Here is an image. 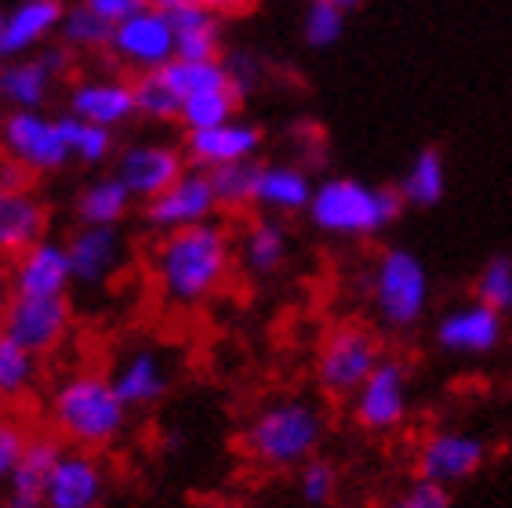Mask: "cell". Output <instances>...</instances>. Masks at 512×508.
<instances>
[{
	"instance_id": "1",
	"label": "cell",
	"mask_w": 512,
	"mask_h": 508,
	"mask_svg": "<svg viewBox=\"0 0 512 508\" xmlns=\"http://www.w3.org/2000/svg\"><path fill=\"white\" fill-rule=\"evenodd\" d=\"M237 265V244L222 222H200L160 233L149 269L160 298L175 309H200L229 284Z\"/></svg>"
},
{
	"instance_id": "2",
	"label": "cell",
	"mask_w": 512,
	"mask_h": 508,
	"mask_svg": "<svg viewBox=\"0 0 512 508\" xmlns=\"http://www.w3.org/2000/svg\"><path fill=\"white\" fill-rule=\"evenodd\" d=\"M128 407L120 403L109 374L69 371L48 396L51 429L62 443L80 450H106L128 429Z\"/></svg>"
},
{
	"instance_id": "3",
	"label": "cell",
	"mask_w": 512,
	"mask_h": 508,
	"mask_svg": "<svg viewBox=\"0 0 512 508\" xmlns=\"http://www.w3.org/2000/svg\"><path fill=\"white\" fill-rule=\"evenodd\" d=\"M327 436V418L306 396H287L258 407L244 429V454L269 472L298 469L320 454Z\"/></svg>"
},
{
	"instance_id": "4",
	"label": "cell",
	"mask_w": 512,
	"mask_h": 508,
	"mask_svg": "<svg viewBox=\"0 0 512 508\" xmlns=\"http://www.w3.org/2000/svg\"><path fill=\"white\" fill-rule=\"evenodd\" d=\"M400 189L371 186L360 178H324L309 200V225L335 240H375L404 215Z\"/></svg>"
},
{
	"instance_id": "5",
	"label": "cell",
	"mask_w": 512,
	"mask_h": 508,
	"mask_svg": "<svg viewBox=\"0 0 512 508\" xmlns=\"http://www.w3.org/2000/svg\"><path fill=\"white\" fill-rule=\"evenodd\" d=\"M433 298L429 269L411 247H385L371 269V305L382 327L389 331H411L425 320Z\"/></svg>"
},
{
	"instance_id": "6",
	"label": "cell",
	"mask_w": 512,
	"mask_h": 508,
	"mask_svg": "<svg viewBox=\"0 0 512 508\" xmlns=\"http://www.w3.org/2000/svg\"><path fill=\"white\" fill-rule=\"evenodd\" d=\"M382 342L364 323H338L316 349V385L331 400H349L382 360Z\"/></svg>"
},
{
	"instance_id": "7",
	"label": "cell",
	"mask_w": 512,
	"mask_h": 508,
	"mask_svg": "<svg viewBox=\"0 0 512 508\" xmlns=\"http://www.w3.org/2000/svg\"><path fill=\"white\" fill-rule=\"evenodd\" d=\"M0 157L19 164L22 171L37 175H55L69 160L66 138H62V120L48 117L44 109H8L0 120Z\"/></svg>"
},
{
	"instance_id": "8",
	"label": "cell",
	"mask_w": 512,
	"mask_h": 508,
	"mask_svg": "<svg viewBox=\"0 0 512 508\" xmlns=\"http://www.w3.org/2000/svg\"><path fill=\"white\" fill-rule=\"evenodd\" d=\"M0 327H4V338L26 345L44 360L66 345L73 331V305L66 294H51V298L11 294L8 305L0 309Z\"/></svg>"
},
{
	"instance_id": "9",
	"label": "cell",
	"mask_w": 512,
	"mask_h": 508,
	"mask_svg": "<svg viewBox=\"0 0 512 508\" xmlns=\"http://www.w3.org/2000/svg\"><path fill=\"white\" fill-rule=\"evenodd\" d=\"M349 400L364 432H396L411 414V367L400 356H382Z\"/></svg>"
},
{
	"instance_id": "10",
	"label": "cell",
	"mask_w": 512,
	"mask_h": 508,
	"mask_svg": "<svg viewBox=\"0 0 512 508\" xmlns=\"http://www.w3.org/2000/svg\"><path fill=\"white\" fill-rule=\"evenodd\" d=\"M73 51L55 44V48L19 55V59H4L0 66V106L4 109H44L51 91L73 69Z\"/></svg>"
},
{
	"instance_id": "11",
	"label": "cell",
	"mask_w": 512,
	"mask_h": 508,
	"mask_svg": "<svg viewBox=\"0 0 512 508\" xmlns=\"http://www.w3.org/2000/svg\"><path fill=\"white\" fill-rule=\"evenodd\" d=\"M106 55H113L135 77L138 73H157L175 59V30H171L168 15L157 8V0L113 26Z\"/></svg>"
},
{
	"instance_id": "12",
	"label": "cell",
	"mask_w": 512,
	"mask_h": 508,
	"mask_svg": "<svg viewBox=\"0 0 512 508\" xmlns=\"http://www.w3.org/2000/svg\"><path fill=\"white\" fill-rule=\"evenodd\" d=\"M487 465V440L469 429L429 432L414 450L418 479H433L440 487H458Z\"/></svg>"
},
{
	"instance_id": "13",
	"label": "cell",
	"mask_w": 512,
	"mask_h": 508,
	"mask_svg": "<svg viewBox=\"0 0 512 508\" xmlns=\"http://www.w3.org/2000/svg\"><path fill=\"white\" fill-rule=\"evenodd\" d=\"M189 171L186 149L171 146V142H131L117 153L113 175L128 186V193L142 204H149L153 196H160L171 182Z\"/></svg>"
},
{
	"instance_id": "14",
	"label": "cell",
	"mask_w": 512,
	"mask_h": 508,
	"mask_svg": "<svg viewBox=\"0 0 512 508\" xmlns=\"http://www.w3.org/2000/svg\"><path fill=\"white\" fill-rule=\"evenodd\" d=\"M66 113L88 120V124L120 131L138 117L135 113V84L120 73H88L77 77L66 91Z\"/></svg>"
},
{
	"instance_id": "15",
	"label": "cell",
	"mask_w": 512,
	"mask_h": 508,
	"mask_svg": "<svg viewBox=\"0 0 512 508\" xmlns=\"http://www.w3.org/2000/svg\"><path fill=\"white\" fill-rule=\"evenodd\" d=\"M109 490V472L99 450H62L48 483H44V508H102Z\"/></svg>"
},
{
	"instance_id": "16",
	"label": "cell",
	"mask_w": 512,
	"mask_h": 508,
	"mask_svg": "<svg viewBox=\"0 0 512 508\" xmlns=\"http://www.w3.org/2000/svg\"><path fill=\"white\" fill-rule=\"evenodd\" d=\"M222 207H218L211 175L200 167H189L186 175L171 182L160 196H153L146 204V225L157 233H171V229H186V225L211 222Z\"/></svg>"
},
{
	"instance_id": "17",
	"label": "cell",
	"mask_w": 512,
	"mask_h": 508,
	"mask_svg": "<svg viewBox=\"0 0 512 508\" xmlns=\"http://www.w3.org/2000/svg\"><path fill=\"white\" fill-rule=\"evenodd\" d=\"M505 342V316L483 302H462L436 320V345L451 356H491Z\"/></svg>"
},
{
	"instance_id": "18",
	"label": "cell",
	"mask_w": 512,
	"mask_h": 508,
	"mask_svg": "<svg viewBox=\"0 0 512 508\" xmlns=\"http://www.w3.org/2000/svg\"><path fill=\"white\" fill-rule=\"evenodd\" d=\"M262 127L251 124V120H226V124L204 127V131H186V160L189 167H200V171H215V167L229 164H247V160H258L262 153Z\"/></svg>"
},
{
	"instance_id": "19",
	"label": "cell",
	"mask_w": 512,
	"mask_h": 508,
	"mask_svg": "<svg viewBox=\"0 0 512 508\" xmlns=\"http://www.w3.org/2000/svg\"><path fill=\"white\" fill-rule=\"evenodd\" d=\"M313 175L302 164L291 160H269V164H255V193H251V207L269 218H295L306 215L309 200H313Z\"/></svg>"
},
{
	"instance_id": "20",
	"label": "cell",
	"mask_w": 512,
	"mask_h": 508,
	"mask_svg": "<svg viewBox=\"0 0 512 508\" xmlns=\"http://www.w3.org/2000/svg\"><path fill=\"white\" fill-rule=\"evenodd\" d=\"M48 222L51 211L44 196L33 189V182L30 186L0 182V258L4 262L37 244L40 236H48Z\"/></svg>"
},
{
	"instance_id": "21",
	"label": "cell",
	"mask_w": 512,
	"mask_h": 508,
	"mask_svg": "<svg viewBox=\"0 0 512 508\" xmlns=\"http://www.w3.org/2000/svg\"><path fill=\"white\" fill-rule=\"evenodd\" d=\"M69 287H73V265L62 240L40 236L37 244L11 258V294L51 298V294H66Z\"/></svg>"
},
{
	"instance_id": "22",
	"label": "cell",
	"mask_w": 512,
	"mask_h": 508,
	"mask_svg": "<svg viewBox=\"0 0 512 508\" xmlns=\"http://www.w3.org/2000/svg\"><path fill=\"white\" fill-rule=\"evenodd\" d=\"M73 284L102 287L124 262V233L120 225H77L66 240Z\"/></svg>"
},
{
	"instance_id": "23",
	"label": "cell",
	"mask_w": 512,
	"mask_h": 508,
	"mask_svg": "<svg viewBox=\"0 0 512 508\" xmlns=\"http://www.w3.org/2000/svg\"><path fill=\"white\" fill-rule=\"evenodd\" d=\"M62 15H66V0H19L0 19V59L40 51L51 37H59Z\"/></svg>"
},
{
	"instance_id": "24",
	"label": "cell",
	"mask_w": 512,
	"mask_h": 508,
	"mask_svg": "<svg viewBox=\"0 0 512 508\" xmlns=\"http://www.w3.org/2000/svg\"><path fill=\"white\" fill-rule=\"evenodd\" d=\"M109 381H113V389L128 411H146L168 396L171 363L157 349H131L113 363Z\"/></svg>"
},
{
	"instance_id": "25",
	"label": "cell",
	"mask_w": 512,
	"mask_h": 508,
	"mask_svg": "<svg viewBox=\"0 0 512 508\" xmlns=\"http://www.w3.org/2000/svg\"><path fill=\"white\" fill-rule=\"evenodd\" d=\"M175 30V59H222V19L189 0H157Z\"/></svg>"
},
{
	"instance_id": "26",
	"label": "cell",
	"mask_w": 512,
	"mask_h": 508,
	"mask_svg": "<svg viewBox=\"0 0 512 508\" xmlns=\"http://www.w3.org/2000/svg\"><path fill=\"white\" fill-rule=\"evenodd\" d=\"M287 254H291V236H287L284 218H255L244 225V233L237 240V262L244 265L251 276H273L284 269Z\"/></svg>"
},
{
	"instance_id": "27",
	"label": "cell",
	"mask_w": 512,
	"mask_h": 508,
	"mask_svg": "<svg viewBox=\"0 0 512 508\" xmlns=\"http://www.w3.org/2000/svg\"><path fill=\"white\" fill-rule=\"evenodd\" d=\"M131 207L135 196L128 193V186L117 175H99L77 193L73 215L80 225H120L131 215Z\"/></svg>"
},
{
	"instance_id": "28",
	"label": "cell",
	"mask_w": 512,
	"mask_h": 508,
	"mask_svg": "<svg viewBox=\"0 0 512 508\" xmlns=\"http://www.w3.org/2000/svg\"><path fill=\"white\" fill-rule=\"evenodd\" d=\"M400 196L407 207L429 211L447 196V160L436 146H425L414 153V160L407 164L404 178H400Z\"/></svg>"
},
{
	"instance_id": "29",
	"label": "cell",
	"mask_w": 512,
	"mask_h": 508,
	"mask_svg": "<svg viewBox=\"0 0 512 508\" xmlns=\"http://www.w3.org/2000/svg\"><path fill=\"white\" fill-rule=\"evenodd\" d=\"M40 381V356L26 345L0 338V403L19 407L33 396Z\"/></svg>"
},
{
	"instance_id": "30",
	"label": "cell",
	"mask_w": 512,
	"mask_h": 508,
	"mask_svg": "<svg viewBox=\"0 0 512 508\" xmlns=\"http://www.w3.org/2000/svg\"><path fill=\"white\" fill-rule=\"evenodd\" d=\"M62 440L55 432H37L26 440V450H22L19 465L11 472L8 490H22V494H40L44 498V483H48L55 461L62 458Z\"/></svg>"
},
{
	"instance_id": "31",
	"label": "cell",
	"mask_w": 512,
	"mask_h": 508,
	"mask_svg": "<svg viewBox=\"0 0 512 508\" xmlns=\"http://www.w3.org/2000/svg\"><path fill=\"white\" fill-rule=\"evenodd\" d=\"M109 37H113V22H106L102 15H95L84 4H66V15H62L59 26V44L69 48L73 55H99L109 48Z\"/></svg>"
},
{
	"instance_id": "32",
	"label": "cell",
	"mask_w": 512,
	"mask_h": 508,
	"mask_svg": "<svg viewBox=\"0 0 512 508\" xmlns=\"http://www.w3.org/2000/svg\"><path fill=\"white\" fill-rule=\"evenodd\" d=\"M62 138H66L69 160H77L84 167H99L106 164L113 153H117V131L99 124H88V120L73 117V113H62Z\"/></svg>"
},
{
	"instance_id": "33",
	"label": "cell",
	"mask_w": 512,
	"mask_h": 508,
	"mask_svg": "<svg viewBox=\"0 0 512 508\" xmlns=\"http://www.w3.org/2000/svg\"><path fill=\"white\" fill-rule=\"evenodd\" d=\"M240 98L244 95L237 88H218V91H204V95H193L178 109V124L186 127V131H204V127L226 124V120L237 117Z\"/></svg>"
},
{
	"instance_id": "34",
	"label": "cell",
	"mask_w": 512,
	"mask_h": 508,
	"mask_svg": "<svg viewBox=\"0 0 512 508\" xmlns=\"http://www.w3.org/2000/svg\"><path fill=\"white\" fill-rule=\"evenodd\" d=\"M131 84H135V113L142 120H149V124H171L175 120L178 124V109H182V102H178V95L171 91V84L164 80V73H138V77H131Z\"/></svg>"
},
{
	"instance_id": "35",
	"label": "cell",
	"mask_w": 512,
	"mask_h": 508,
	"mask_svg": "<svg viewBox=\"0 0 512 508\" xmlns=\"http://www.w3.org/2000/svg\"><path fill=\"white\" fill-rule=\"evenodd\" d=\"M473 298L483 305H491L494 313H512V258L509 254H491L480 265V273L473 280Z\"/></svg>"
},
{
	"instance_id": "36",
	"label": "cell",
	"mask_w": 512,
	"mask_h": 508,
	"mask_svg": "<svg viewBox=\"0 0 512 508\" xmlns=\"http://www.w3.org/2000/svg\"><path fill=\"white\" fill-rule=\"evenodd\" d=\"M338 487H342V476L327 458H309L298 465V498L306 501L309 508H324L338 498Z\"/></svg>"
},
{
	"instance_id": "37",
	"label": "cell",
	"mask_w": 512,
	"mask_h": 508,
	"mask_svg": "<svg viewBox=\"0 0 512 508\" xmlns=\"http://www.w3.org/2000/svg\"><path fill=\"white\" fill-rule=\"evenodd\" d=\"M255 164L258 160H247V164H229V167H215V171H207L222 211L251 207V193H255Z\"/></svg>"
},
{
	"instance_id": "38",
	"label": "cell",
	"mask_w": 512,
	"mask_h": 508,
	"mask_svg": "<svg viewBox=\"0 0 512 508\" xmlns=\"http://www.w3.org/2000/svg\"><path fill=\"white\" fill-rule=\"evenodd\" d=\"M342 33H345V11H338L327 0H309L306 15H302V40H306L309 48L316 51L335 48L338 40H342Z\"/></svg>"
},
{
	"instance_id": "39",
	"label": "cell",
	"mask_w": 512,
	"mask_h": 508,
	"mask_svg": "<svg viewBox=\"0 0 512 508\" xmlns=\"http://www.w3.org/2000/svg\"><path fill=\"white\" fill-rule=\"evenodd\" d=\"M26 440H30L26 425L11 414H0V487H8L11 472H15L22 450H26Z\"/></svg>"
},
{
	"instance_id": "40",
	"label": "cell",
	"mask_w": 512,
	"mask_h": 508,
	"mask_svg": "<svg viewBox=\"0 0 512 508\" xmlns=\"http://www.w3.org/2000/svg\"><path fill=\"white\" fill-rule=\"evenodd\" d=\"M389 508H451V487H440L433 479H414L411 487L389 501Z\"/></svg>"
},
{
	"instance_id": "41",
	"label": "cell",
	"mask_w": 512,
	"mask_h": 508,
	"mask_svg": "<svg viewBox=\"0 0 512 508\" xmlns=\"http://www.w3.org/2000/svg\"><path fill=\"white\" fill-rule=\"evenodd\" d=\"M84 8H91L95 15H102L106 22H124V19H131L135 11H142V8H149L153 0H80Z\"/></svg>"
},
{
	"instance_id": "42",
	"label": "cell",
	"mask_w": 512,
	"mask_h": 508,
	"mask_svg": "<svg viewBox=\"0 0 512 508\" xmlns=\"http://www.w3.org/2000/svg\"><path fill=\"white\" fill-rule=\"evenodd\" d=\"M189 4L211 11L215 19H237V15H247V11L255 8L258 0H189Z\"/></svg>"
},
{
	"instance_id": "43",
	"label": "cell",
	"mask_w": 512,
	"mask_h": 508,
	"mask_svg": "<svg viewBox=\"0 0 512 508\" xmlns=\"http://www.w3.org/2000/svg\"><path fill=\"white\" fill-rule=\"evenodd\" d=\"M0 508H44V498L40 494H22V490H8L0 498Z\"/></svg>"
},
{
	"instance_id": "44",
	"label": "cell",
	"mask_w": 512,
	"mask_h": 508,
	"mask_svg": "<svg viewBox=\"0 0 512 508\" xmlns=\"http://www.w3.org/2000/svg\"><path fill=\"white\" fill-rule=\"evenodd\" d=\"M8 298H11V265L0 258V309L8 305Z\"/></svg>"
},
{
	"instance_id": "45",
	"label": "cell",
	"mask_w": 512,
	"mask_h": 508,
	"mask_svg": "<svg viewBox=\"0 0 512 508\" xmlns=\"http://www.w3.org/2000/svg\"><path fill=\"white\" fill-rule=\"evenodd\" d=\"M327 4H335L338 11H345V15H349V11H356L360 4H364V0H327Z\"/></svg>"
},
{
	"instance_id": "46",
	"label": "cell",
	"mask_w": 512,
	"mask_h": 508,
	"mask_svg": "<svg viewBox=\"0 0 512 508\" xmlns=\"http://www.w3.org/2000/svg\"><path fill=\"white\" fill-rule=\"evenodd\" d=\"M0 120H4V106H0Z\"/></svg>"
},
{
	"instance_id": "47",
	"label": "cell",
	"mask_w": 512,
	"mask_h": 508,
	"mask_svg": "<svg viewBox=\"0 0 512 508\" xmlns=\"http://www.w3.org/2000/svg\"><path fill=\"white\" fill-rule=\"evenodd\" d=\"M0 338H4V327H0Z\"/></svg>"
},
{
	"instance_id": "48",
	"label": "cell",
	"mask_w": 512,
	"mask_h": 508,
	"mask_svg": "<svg viewBox=\"0 0 512 508\" xmlns=\"http://www.w3.org/2000/svg\"><path fill=\"white\" fill-rule=\"evenodd\" d=\"M0 19H4V11H0Z\"/></svg>"
}]
</instances>
